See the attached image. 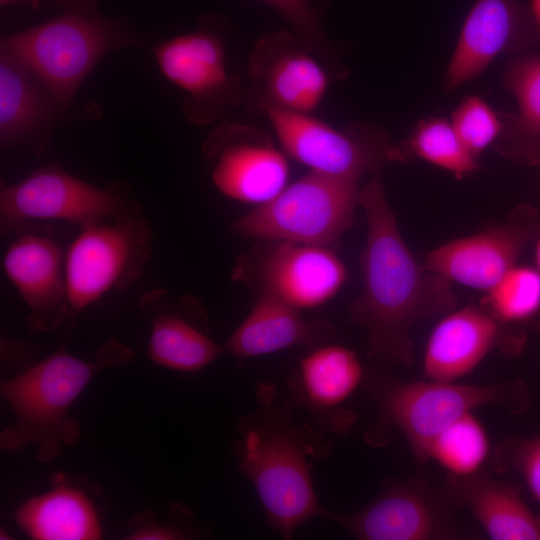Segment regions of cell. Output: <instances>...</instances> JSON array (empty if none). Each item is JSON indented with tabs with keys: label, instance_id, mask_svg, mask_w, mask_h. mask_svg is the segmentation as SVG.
I'll return each mask as SVG.
<instances>
[{
	"label": "cell",
	"instance_id": "d4e9b609",
	"mask_svg": "<svg viewBox=\"0 0 540 540\" xmlns=\"http://www.w3.org/2000/svg\"><path fill=\"white\" fill-rule=\"evenodd\" d=\"M504 86L515 96L517 113H500L503 128L499 150L512 158L540 164V56L513 58L503 75Z\"/></svg>",
	"mask_w": 540,
	"mask_h": 540
},
{
	"label": "cell",
	"instance_id": "484cf974",
	"mask_svg": "<svg viewBox=\"0 0 540 540\" xmlns=\"http://www.w3.org/2000/svg\"><path fill=\"white\" fill-rule=\"evenodd\" d=\"M390 154L392 161H404L410 156L421 158L458 179L479 167L452 123L443 117L420 120L399 146H392Z\"/></svg>",
	"mask_w": 540,
	"mask_h": 540
},
{
	"label": "cell",
	"instance_id": "4dcf8cb0",
	"mask_svg": "<svg viewBox=\"0 0 540 540\" xmlns=\"http://www.w3.org/2000/svg\"><path fill=\"white\" fill-rule=\"evenodd\" d=\"M523 479L533 499L540 505V436L520 439L501 449V458Z\"/></svg>",
	"mask_w": 540,
	"mask_h": 540
},
{
	"label": "cell",
	"instance_id": "52a82bcc",
	"mask_svg": "<svg viewBox=\"0 0 540 540\" xmlns=\"http://www.w3.org/2000/svg\"><path fill=\"white\" fill-rule=\"evenodd\" d=\"M152 229L136 204L81 227L65 253L71 316L136 282L152 250ZM70 316V317H71Z\"/></svg>",
	"mask_w": 540,
	"mask_h": 540
},
{
	"label": "cell",
	"instance_id": "7a4b0ae2",
	"mask_svg": "<svg viewBox=\"0 0 540 540\" xmlns=\"http://www.w3.org/2000/svg\"><path fill=\"white\" fill-rule=\"evenodd\" d=\"M259 409L239 425L235 455L239 470L254 486L267 523L284 539L307 520L322 516L311 476V458H325L326 439L294 422L291 409L277 401L273 385L257 389Z\"/></svg>",
	"mask_w": 540,
	"mask_h": 540
},
{
	"label": "cell",
	"instance_id": "f1b7e54d",
	"mask_svg": "<svg viewBox=\"0 0 540 540\" xmlns=\"http://www.w3.org/2000/svg\"><path fill=\"white\" fill-rule=\"evenodd\" d=\"M261 1L282 16L300 43L322 63L330 76L340 79L346 75V68L309 0Z\"/></svg>",
	"mask_w": 540,
	"mask_h": 540
},
{
	"label": "cell",
	"instance_id": "7c38bea8",
	"mask_svg": "<svg viewBox=\"0 0 540 540\" xmlns=\"http://www.w3.org/2000/svg\"><path fill=\"white\" fill-rule=\"evenodd\" d=\"M203 151L214 161L213 184L231 199L260 205L286 187L287 160L259 130L220 126L207 138Z\"/></svg>",
	"mask_w": 540,
	"mask_h": 540
},
{
	"label": "cell",
	"instance_id": "d6986e66",
	"mask_svg": "<svg viewBox=\"0 0 540 540\" xmlns=\"http://www.w3.org/2000/svg\"><path fill=\"white\" fill-rule=\"evenodd\" d=\"M500 322L474 306L448 313L432 330L423 358L428 380L456 382L501 343Z\"/></svg>",
	"mask_w": 540,
	"mask_h": 540
},
{
	"label": "cell",
	"instance_id": "9a60e30c",
	"mask_svg": "<svg viewBox=\"0 0 540 540\" xmlns=\"http://www.w3.org/2000/svg\"><path fill=\"white\" fill-rule=\"evenodd\" d=\"M535 226L533 210L521 207L504 225L438 246L427 254L424 265L449 282L487 292L517 264Z\"/></svg>",
	"mask_w": 540,
	"mask_h": 540
},
{
	"label": "cell",
	"instance_id": "603a6c76",
	"mask_svg": "<svg viewBox=\"0 0 540 540\" xmlns=\"http://www.w3.org/2000/svg\"><path fill=\"white\" fill-rule=\"evenodd\" d=\"M60 107L25 66L0 53V140L2 147L29 144L45 149L47 132Z\"/></svg>",
	"mask_w": 540,
	"mask_h": 540
},
{
	"label": "cell",
	"instance_id": "8992f818",
	"mask_svg": "<svg viewBox=\"0 0 540 540\" xmlns=\"http://www.w3.org/2000/svg\"><path fill=\"white\" fill-rule=\"evenodd\" d=\"M359 180L310 171L235 223L247 237L331 248L350 227Z\"/></svg>",
	"mask_w": 540,
	"mask_h": 540
},
{
	"label": "cell",
	"instance_id": "3957f363",
	"mask_svg": "<svg viewBox=\"0 0 540 540\" xmlns=\"http://www.w3.org/2000/svg\"><path fill=\"white\" fill-rule=\"evenodd\" d=\"M133 358V350L113 337L91 359L60 348L18 376L1 381L0 394L15 416V423L0 434L1 448L19 454L36 446L41 462L56 460L65 446L79 439V421L69 414L77 397L100 371L123 366Z\"/></svg>",
	"mask_w": 540,
	"mask_h": 540
},
{
	"label": "cell",
	"instance_id": "83f0119b",
	"mask_svg": "<svg viewBox=\"0 0 540 540\" xmlns=\"http://www.w3.org/2000/svg\"><path fill=\"white\" fill-rule=\"evenodd\" d=\"M487 308L500 323H523L540 313V270L515 264L487 291Z\"/></svg>",
	"mask_w": 540,
	"mask_h": 540
},
{
	"label": "cell",
	"instance_id": "ba28073f",
	"mask_svg": "<svg viewBox=\"0 0 540 540\" xmlns=\"http://www.w3.org/2000/svg\"><path fill=\"white\" fill-rule=\"evenodd\" d=\"M270 121L283 149L310 171L360 180L391 162L386 135L367 124L339 131L309 114L285 110L264 101H251Z\"/></svg>",
	"mask_w": 540,
	"mask_h": 540
},
{
	"label": "cell",
	"instance_id": "7402d4cb",
	"mask_svg": "<svg viewBox=\"0 0 540 540\" xmlns=\"http://www.w3.org/2000/svg\"><path fill=\"white\" fill-rule=\"evenodd\" d=\"M456 504L467 506L493 540H540V517L524 501L520 490L480 471L448 477L445 488Z\"/></svg>",
	"mask_w": 540,
	"mask_h": 540
},
{
	"label": "cell",
	"instance_id": "6da1fadb",
	"mask_svg": "<svg viewBox=\"0 0 540 540\" xmlns=\"http://www.w3.org/2000/svg\"><path fill=\"white\" fill-rule=\"evenodd\" d=\"M359 205L367 237L361 257L363 291L350 307L351 320L365 330L374 359L409 366L415 324L453 307L450 282L415 259L376 176L360 190Z\"/></svg>",
	"mask_w": 540,
	"mask_h": 540
},
{
	"label": "cell",
	"instance_id": "ac0fdd59",
	"mask_svg": "<svg viewBox=\"0 0 540 540\" xmlns=\"http://www.w3.org/2000/svg\"><path fill=\"white\" fill-rule=\"evenodd\" d=\"M346 269L329 247L280 242L264 257V289L296 307L314 308L332 298L343 285Z\"/></svg>",
	"mask_w": 540,
	"mask_h": 540
},
{
	"label": "cell",
	"instance_id": "f546056e",
	"mask_svg": "<svg viewBox=\"0 0 540 540\" xmlns=\"http://www.w3.org/2000/svg\"><path fill=\"white\" fill-rule=\"evenodd\" d=\"M452 126L466 148L477 158L495 142L503 128L496 113L482 98L467 96L452 112Z\"/></svg>",
	"mask_w": 540,
	"mask_h": 540
},
{
	"label": "cell",
	"instance_id": "4316f807",
	"mask_svg": "<svg viewBox=\"0 0 540 540\" xmlns=\"http://www.w3.org/2000/svg\"><path fill=\"white\" fill-rule=\"evenodd\" d=\"M490 452L485 427L469 412L442 430L427 451L429 461L442 466L450 476L466 477L481 471Z\"/></svg>",
	"mask_w": 540,
	"mask_h": 540
},
{
	"label": "cell",
	"instance_id": "1f68e13d",
	"mask_svg": "<svg viewBox=\"0 0 540 540\" xmlns=\"http://www.w3.org/2000/svg\"><path fill=\"white\" fill-rule=\"evenodd\" d=\"M131 533L126 539L132 540H175L183 539L184 534L177 528L160 524L150 518V513L138 515L133 519Z\"/></svg>",
	"mask_w": 540,
	"mask_h": 540
},
{
	"label": "cell",
	"instance_id": "30bf717a",
	"mask_svg": "<svg viewBox=\"0 0 540 540\" xmlns=\"http://www.w3.org/2000/svg\"><path fill=\"white\" fill-rule=\"evenodd\" d=\"M456 503L446 489L432 488L422 477L390 484L362 509L331 519L362 540H446L461 537L455 517Z\"/></svg>",
	"mask_w": 540,
	"mask_h": 540
},
{
	"label": "cell",
	"instance_id": "8fae6325",
	"mask_svg": "<svg viewBox=\"0 0 540 540\" xmlns=\"http://www.w3.org/2000/svg\"><path fill=\"white\" fill-rule=\"evenodd\" d=\"M162 74L187 96L185 116L208 124L244 98L225 65L222 36L211 28L178 35L152 48Z\"/></svg>",
	"mask_w": 540,
	"mask_h": 540
},
{
	"label": "cell",
	"instance_id": "2e32d148",
	"mask_svg": "<svg viewBox=\"0 0 540 540\" xmlns=\"http://www.w3.org/2000/svg\"><path fill=\"white\" fill-rule=\"evenodd\" d=\"M249 71L257 85L246 100L264 101L285 110L309 114L328 88V72L292 32L263 37L254 47Z\"/></svg>",
	"mask_w": 540,
	"mask_h": 540
},
{
	"label": "cell",
	"instance_id": "44dd1931",
	"mask_svg": "<svg viewBox=\"0 0 540 540\" xmlns=\"http://www.w3.org/2000/svg\"><path fill=\"white\" fill-rule=\"evenodd\" d=\"M278 295L264 289L224 350L239 358L270 354L295 345H320L333 335L323 321H306Z\"/></svg>",
	"mask_w": 540,
	"mask_h": 540
},
{
	"label": "cell",
	"instance_id": "ffe728a7",
	"mask_svg": "<svg viewBox=\"0 0 540 540\" xmlns=\"http://www.w3.org/2000/svg\"><path fill=\"white\" fill-rule=\"evenodd\" d=\"M140 308L151 320L147 355L155 364L182 372L198 371L213 362L224 350L204 327L178 309L165 289L144 293Z\"/></svg>",
	"mask_w": 540,
	"mask_h": 540
},
{
	"label": "cell",
	"instance_id": "277c9868",
	"mask_svg": "<svg viewBox=\"0 0 540 540\" xmlns=\"http://www.w3.org/2000/svg\"><path fill=\"white\" fill-rule=\"evenodd\" d=\"M378 416L365 433L375 447L387 443L393 430L405 437L416 464L423 469L432 440L448 425L478 408L497 406L512 412L527 408V390L519 381L484 385L457 382L400 381L384 375L364 380Z\"/></svg>",
	"mask_w": 540,
	"mask_h": 540
},
{
	"label": "cell",
	"instance_id": "836d02e7",
	"mask_svg": "<svg viewBox=\"0 0 540 540\" xmlns=\"http://www.w3.org/2000/svg\"><path fill=\"white\" fill-rule=\"evenodd\" d=\"M528 9L534 22L540 28V0H530Z\"/></svg>",
	"mask_w": 540,
	"mask_h": 540
},
{
	"label": "cell",
	"instance_id": "e575fe53",
	"mask_svg": "<svg viewBox=\"0 0 540 540\" xmlns=\"http://www.w3.org/2000/svg\"><path fill=\"white\" fill-rule=\"evenodd\" d=\"M534 257H535L536 267L540 270V237L536 241Z\"/></svg>",
	"mask_w": 540,
	"mask_h": 540
},
{
	"label": "cell",
	"instance_id": "9c48e42d",
	"mask_svg": "<svg viewBox=\"0 0 540 540\" xmlns=\"http://www.w3.org/2000/svg\"><path fill=\"white\" fill-rule=\"evenodd\" d=\"M136 204L117 185L97 187L48 165L22 181L2 186L1 232H17L35 220H61L82 227L117 216Z\"/></svg>",
	"mask_w": 540,
	"mask_h": 540
},
{
	"label": "cell",
	"instance_id": "d590c367",
	"mask_svg": "<svg viewBox=\"0 0 540 540\" xmlns=\"http://www.w3.org/2000/svg\"><path fill=\"white\" fill-rule=\"evenodd\" d=\"M330 0H327L326 3H328Z\"/></svg>",
	"mask_w": 540,
	"mask_h": 540
},
{
	"label": "cell",
	"instance_id": "cb8c5ba5",
	"mask_svg": "<svg viewBox=\"0 0 540 540\" xmlns=\"http://www.w3.org/2000/svg\"><path fill=\"white\" fill-rule=\"evenodd\" d=\"M18 526L36 540H96L101 525L94 506L80 490L58 485L30 498L15 513Z\"/></svg>",
	"mask_w": 540,
	"mask_h": 540
},
{
	"label": "cell",
	"instance_id": "4fadbf2b",
	"mask_svg": "<svg viewBox=\"0 0 540 540\" xmlns=\"http://www.w3.org/2000/svg\"><path fill=\"white\" fill-rule=\"evenodd\" d=\"M25 226L7 248L3 269L26 304L29 330L48 332L71 316L65 254L57 241Z\"/></svg>",
	"mask_w": 540,
	"mask_h": 540
},
{
	"label": "cell",
	"instance_id": "e0dca14e",
	"mask_svg": "<svg viewBox=\"0 0 540 540\" xmlns=\"http://www.w3.org/2000/svg\"><path fill=\"white\" fill-rule=\"evenodd\" d=\"M361 362L351 349L320 346L299 362L289 387L293 402L335 433L347 431L354 415L343 404L363 381Z\"/></svg>",
	"mask_w": 540,
	"mask_h": 540
},
{
	"label": "cell",
	"instance_id": "5bb4252c",
	"mask_svg": "<svg viewBox=\"0 0 540 540\" xmlns=\"http://www.w3.org/2000/svg\"><path fill=\"white\" fill-rule=\"evenodd\" d=\"M540 43V28L521 0H476L463 22L448 64L450 91L478 77L498 55Z\"/></svg>",
	"mask_w": 540,
	"mask_h": 540
},
{
	"label": "cell",
	"instance_id": "5b68a950",
	"mask_svg": "<svg viewBox=\"0 0 540 540\" xmlns=\"http://www.w3.org/2000/svg\"><path fill=\"white\" fill-rule=\"evenodd\" d=\"M130 36L105 20L72 11L1 38V53L41 82L60 108H69L95 65L108 53L133 45Z\"/></svg>",
	"mask_w": 540,
	"mask_h": 540
},
{
	"label": "cell",
	"instance_id": "d6a6232c",
	"mask_svg": "<svg viewBox=\"0 0 540 540\" xmlns=\"http://www.w3.org/2000/svg\"><path fill=\"white\" fill-rule=\"evenodd\" d=\"M57 1L68 5L75 2H81L83 0H57ZM85 1H87L90 4L93 2V0H85ZM0 4L1 6H8V5H13V4H28L32 6V8L38 9L40 6V0H0Z\"/></svg>",
	"mask_w": 540,
	"mask_h": 540
}]
</instances>
